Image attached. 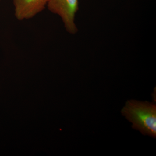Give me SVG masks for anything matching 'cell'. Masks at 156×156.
Listing matches in <instances>:
<instances>
[{
	"mask_svg": "<svg viewBox=\"0 0 156 156\" xmlns=\"http://www.w3.org/2000/svg\"><path fill=\"white\" fill-rule=\"evenodd\" d=\"M122 115L132 123V128L144 135L156 138V105L154 103L128 100L122 110Z\"/></svg>",
	"mask_w": 156,
	"mask_h": 156,
	"instance_id": "cell-1",
	"label": "cell"
},
{
	"mask_svg": "<svg viewBox=\"0 0 156 156\" xmlns=\"http://www.w3.org/2000/svg\"><path fill=\"white\" fill-rule=\"evenodd\" d=\"M47 8L60 17L68 33L75 34L78 32L75 19L79 11V0H48Z\"/></svg>",
	"mask_w": 156,
	"mask_h": 156,
	"instance_id": "cell-2",
	"label": "cell"
},
{
	"mask_svg": "<svg viewBox=\"0 0 156 156\" xmlns=\"http://www.w3.org/2000/svg\"><path fill=\"white\" fill-rule=\"evenodd\" d=\"M48 0H13L14 16L20 21L33 18L47 8Z\"/></svg>",
	"mask_w": 156,
	"mask_h": 156,
	"instance_id": "cell-3",
	"label": "cell"
}]
</instances>
